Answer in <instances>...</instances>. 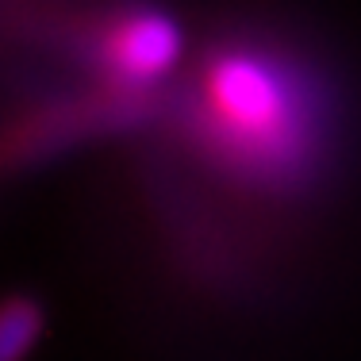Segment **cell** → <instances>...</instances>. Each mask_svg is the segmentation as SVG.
Returning <instances> with one entry per match:
<instances>
[{"instance_id": "1", "label": "cell", "mask_w": 361, "mask_h": 361, "mask_svg": "<svg viewBox=\"0 0 361 361\" xmlns=\"http://www.w3.org/2000/svg\"><path fill=\"white\" fill-rule=\"evenodd\" d=\"M180 127L227 180L300 192L326 166L334 100L323 77L277 39H223L188 77Z\"/></svg>"}, {"instance_id": "2", "label": "cell", "mask_w": 361, "mask_h": 361, "mask_svg": "<svg viewBox=\"0 0 361 361\" xmlns=\"http://www.w3.org/2000/svg\"><path fill=\"white\" fill-rule=\"evenodd\" d=\"M185 58V27L154 4H127L100 20L89 39V62L100 81L123 97L158 89Z\"/></svg>"}, {"instance_id": "3", "label": "cell", "mask_w": 361, "mask_h": 361, "mask_svg": "<svg viewBox=\"0 0 361 361\" xmlns=\"http://www.w3.org/2000/svg\"><path fill=\"white\" fill-rule=\"evenodd\" d=\"M42 334V307L31 296H8L0 307V361H23Z\"/></svg>"}]
</instances>
